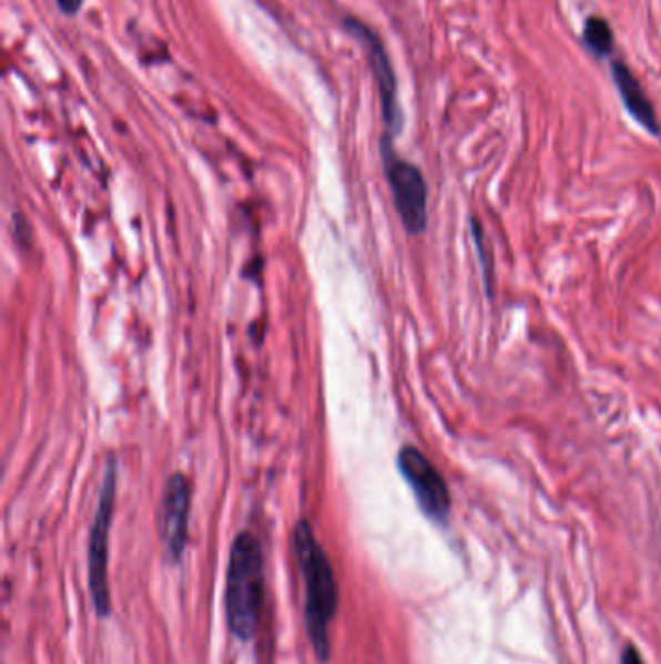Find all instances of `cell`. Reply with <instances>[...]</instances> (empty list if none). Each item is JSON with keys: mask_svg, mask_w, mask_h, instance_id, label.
Returning a JSON list of instances; mask_svg holds the SVG:
<instances>
[{"mask_svg": "<svg viewBox=\"0 0 661 664\" xmlns=\"http://www.w3.org/2000/svg\"><path fill=\"white\" fill-rule=\"evenodd\" d=\"M293 552L305 581V624L316 657H330V624L338 611V585L330 560L316 541L313 526L299 521L293 531Z\"/></svg>", "mask_w": 661, "mask_h": 664, "instance_id": "1", "label": "cell"}, {"mask_svg": "<svg viewBox=\"0 0 661 664\" xmlns=\"http://www.w3.org/2000/svg\"><path fill=\"white\" fill-rule=\"evenodd\" d=\"M261 542L251 533L237 534L231 546L227 583H225V616L231 634L241 642L253 637L262 604Z\"/></svg>", "mask_w": 661, "mask_h": 664, "instance_id": "2", "label": "cell"}, {"mask_svg": "<svg viewBox=\"0 0 661 664\" xmlns=\"http://www.w3.org/2000/svg\"><path fill=\"white\" fill-rule=\"evenodd\" d=\"M116 500V461L109 459L101 482L100 502L93 517L90 542H88V583L92 593L93 608L100 618L111 614V591H109V533L113 523Z\"/></svg>", "mask_w": 661, "mask_h": 664, "instance_id": "3", "label": "cell"}, {"mask_svg": "<svg viewBox=\"0 0 661 664\" xmlns=\"http://www.w3.org/2000/svg\"><path fill=\"white\" fill-rule=\"evenodd\" d=\"M393 140L388 134L380 140L386 181L401 224L411 235H419L427 228V183L417 165L396 154Z\"/></svg>", "mask_w": 661, "mask_h": 664, "instance_id": "4", "label": "cell"}, {"mask_svg": "<svg viewBox=\"0 0 661 664\" xmlns=\"http://www.w3.org/2000/svg\"><path fill=\"white\" fill-rule=\"evenodd\" d=\"M344 31L349 38L355 39L357 43H362L367 59H369V67L373 70V78L377 84L378 98H380V109H383V119H385V127L388 137H398L401 131V123H404V115H401L400 101H398V80H396V72H394L390 57L386 53L385 43L378 36L377 31L369 28L367 23L347 16L344 18Z\"/></svg>", "mask_w": 661, "mask_h": 664, "instance_id": "5", "label": "cell"}, {"mask_svg": "<svg viewBox=\"0 0 661 664\" xmlns=\"http://www.w3.org/2000/svg\"><path fill=\"white\" fill-rule=\"evenodd\" d=\"M398 469L425 515L437 523H445L450 515L452 497L445 476L431 463V459L424 451L406 445L398 453Z\"/></svg>", "mask_w": 661, "mask_h": 664, "instance_id": "6", "label": "cell"}, {"mask_svg": "<svg viewBox=\"0 0 661 664\" xmlns=\"http://www.w3.org/2000/svg\"><path fill=\"white\" fill-rule=\"evenodd\" d=\"M189 519H191V486L189 480L177 472L165 484L162 511H160L163 550L171 562H179L185 554Z\"/></svg>", "mask_w": 661, "mask_h": 664, "instance_id": "7", "label": "cell"}, {"mask_svg": "<svg viewBox=\"0 0 661 664\" xmlns=\"http://www.w3.org/2000/svg\"><path fill=\"white\" fill-rule=\"evenodd\" d=\"M611 70H613V82H616L617 90H619V95H621L624 108L631 113L632 119L640 127H644L652 137H660L661 124L658 121V115H655L654 105H652V101H650L644 88L640 84L639 78L634 77V72L621 61L613 62V69Z\"/></svg>", "mask_w": 661, "mask_h": 664, "instance_id": "8", "label": "cell"}, {"mask_svg": "<svg viewBox=\"0 0 661 664\" xmlns=\"http://www.w3.org/2000/svg\"><path fill=\"white\" fill-rule=\"evenodd\" d=\"M584 43L596 57H609L613 53V31L609 28V23L603 18L593 16L584 26Z\"/></svg>", "mask_w": 661, "mask_h": 664, "instance_id": "9", "label": "cell"}, {"mask_svg": "<svg viewBox=\"0 0 661 664\" xmlns=\"http://www.w3.org/2000/svg\"><path fill=\"white\" fill-rule=\"evenodd\" d=\"M54 2L67 18H74L84 7V0H54Z\"/></svg>", "mask_w": 661, "mask_h": 664, "instance_id": "10", "label": "cell"}, {"mask_svg": "<svg viewBox=\"0 0 661 664\" xmlns=\"http://www.w3.org/2000/svg\"><path fill=\"white\" fill-rule=\"evenodd\" d=\"M621 664H647V663H644V661H642V657H640V653H639V651H637V647H632V645H629V647H624L623 657H621Z\"/></svg>", "mask_w": 661, "mask_h": 664, "instance_id": "11", "label": "cell"}]
</instances>
